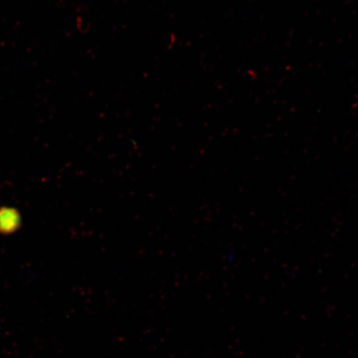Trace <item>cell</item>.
Returning <instances> with one entry per match:
<instances>
[{
  "mask_svg": "<svg viewBox=\"0 0 358 358\" xmlns=\"http://www.w3.org/2000/svg\"><path fill=\"white\" fill-rule=\"evenodd\" d=\"M22 217L19 210L11 207L0 208V234L10 236L20 229Z\"/></svg>",
  "mask_w": 358,
  "mask_h": 358,
  "instance_id": "cell-1",
  "label": "cell"
}]
</instances>
